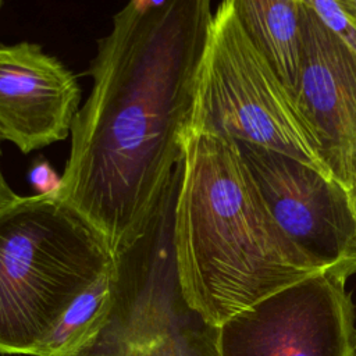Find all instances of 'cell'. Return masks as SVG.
<instances>
[{"mask_svg":"<svg viewBox=\"0 0 356 356\" xmlns=\"http://www.w3.org/2000/svg\"><path fill=\"white\" fill-rule=\"evenodd\" d=\"M249 40L296 100L303 53V0H232Z\"/></svg>","mask_w":356,"mask_h":356,"instance_id":"obj_10","label":"cell"},{"mask_svg":"<svg viewBox=\"0 0 356 356\" xmlns=\"http://www.w3.org/2000/svg\"><path fill=\"white\" fill-rule=\"evenodd\" d=\"M1 7H3V1L0 0V10H1Z\"/></svg>","mask_w":356,"mask_h":356,"instance_id":"obj_17","label":"cell"},{"mask_svg":"<svg viewBox=\"0 0 356 356\" xmlns=\"http://www.w3.org/2000/svg\"><path fill=\"white\" fill-rule=\"evenodd\" d=\"M114 254L54 195L19 196L0 210V355H35Z\"/></svg>","mask_w":356,"mask_h":356,"instance_id":"obj_3","label":"cell"},{"mask_svg":"<svg viewBox=\"0 0 356 356\" xmlns=\"http://www.w3.org/2000/svg\"><path fill=\"white\" fill-rule=\"evenodd\" d=\"M174 250L184 296L207 323L231 317L327 271L273 217L236 143L184 135Z\"/></svg>","mask_w":356,"mask_h":356,"instance_id":"obj_2","label":"cell"},{"mask_svg":"<svg viewBox=\"0 0 356 356\" xmlns=\"http://www.w3.org/2000/svg\"><path fill=\"white\" fill-rule=\"evenodd\" d=\"M296 103L313 129L334 181L356 177V54L303 0V53Z\"/></svg>","mask_w":356,"mask_h":356,"instance_id":"obj_8","label":"cell"},{"mask_svg":"<svg viewBox=\"0 0 356 356\" xmlns=\"http://www.w3.org/2000/svg\"><path fill=\"white\" fill-rule=\"evenodd\" d=\"M213 15L209 0H135L97 40L54 196L114 256L139 238L184 159Z\"/></svg>","mask_w":356,"mask_h":356,"instance_id":"obj_1","label":"cell"},{"mask_svg":"<svg viewBox=\"0 0 356 356\" xmlns=\"http://www.w3.org/2000/svg\"><path fill=\"white\" fill-rule=\"evenodd\" d=\"M348 278L323 273L218 327V356H356Z\"/></svg>","mask_w":356,"mask_h":356,"instance_id":"obj_6","label":"cell"},{"mask_svg":"<svg viewBox=\"0 0 356 356\" xmlns=\"http://www.w3.org/2000/svg\"><path fill=\"white\" fill-rule=\"evenodd\" d=\"M26 177L35 195H56L61 186V177L43 157L32 161Z\"/></svg>","mask_w":356,"mask_h":356,"instance_id":"obj_13","label":"cell"},{"mask_svg":"<svg viewBox=\"0 0 356 356\" xmlns=\"http://www.w3.org/2000/svg\"><path fill=\"white\" fill-rule=\"evenodd\" d=\"M174 170L139 238L114 256V293L99 332L74 356H218V327L186 302L177 271Z\"/></svg>","mask_w":356,"mask_h":356,"instance_id":"obj_4","label":"cell"},{"mask_svg":"<svg viewBox=\"0 0 356 356\" xmlns=\"http://www.w3.org/2000/svg\"><path fill=\"white\" fill-rule=\"evenodd\" d=\"M235 143L282 231L327 271L355 275L356 220L346 191L292 157Z\"/></svg>","mask_w":356,"mask_h":356,"instance_id":"obj_7","label":"cell"},{"mask_svg":"<svg viewBox=\"0 0 356 356\" xmlns=\"http://www.w3.org/2000/svg\"><path fill=\"white\" fill-rule=\"evenodd\" d=\"M317 18L356 54V8L350 0H305Z\"/></svg>","mask_w":356,"mask_h":356,"instance_id":"obj_12","label":"cell"},{"mask_svg":"<svg viewBox=\"0 0 356 356\" xmlns=\"http://www.w3.org/2000/svg\"><path fill=\"white\" fill-rule=\"evenodd\" d=\"M186 132L257 145L334 181L313 129L295 97L249 40L232 0L218 4L213 15Z\"/></svg>","mask_w":356,"mask_h":356,"instance_id":"obj_5","label":"cell"},{"mask_svg":"<svg viewBox=\"0 0 356 356\" xmlns=\"http://www.w3.org/2000/svg\"><path fill=\"white\" fill-rule=\"evenodd\" d=\"M346 196H348V203H349V207L352 210V214L356 220V177H355V181H353L352 186L346 191Z\"/></svg>","mask_w":356,"mask_h":356,"instance_id":"obj_15","label":"cell"},{"mask_svg":"<svg viewBox=\"0 0 356 356\" xmlns=\"http://www.w3.org/2000/svg\"><path fill=\"white\" fill-rule=\"evenodd\" d=\"M0 160H1V139H0ZM18 197H19V195H17L13 191V188L8 185V182L3 174L1 163H0V210H3L4 207H7L13 202H15Z\"/></svg>","mask_w":356,"mask_h":356,"instance_id":"obj_14","label":"cell"},{"mask_svg":"<svg viewBox=\"0 0 356 356\" xmlns=\"http://www.w3.org/2000/svg\"><path fill=\"white\" fill-rule=\"evenodd\" d=\"M350 3H352V6L356 8V0H350Z\"/></svg>","mask_w":356,"mask_h":356,"instance_id":"obj_16","label":"cell"},{"mask_svg":"<svg viewBox=\"0 0 356 356\" xmlns=\"http://www.w3.org/2000/svg\"><path fill=\"white\" fill-rule=\"evenodd\" d=\"M81 108L75 74L32 42L0 43V139L22 153L64 140Z\"/></svg>","mask_w":356,"mask_h":356,"instance_id":"obj_9","label":"cell"},{"mask_svg":"<svg viewBox=\"0 0 356 356\" xmlns=\"http://www.w3.org/2000/svg\"><path fill=\"white\" fill-rule=\"evenodd\" d=\"M114 293V264L81 293L61 316L33 356H74L103 327Z\"/></svg>","mask_w":356,"mask_h":356,"instance_id":"obj_11","label":"cell"}]
</instances>
